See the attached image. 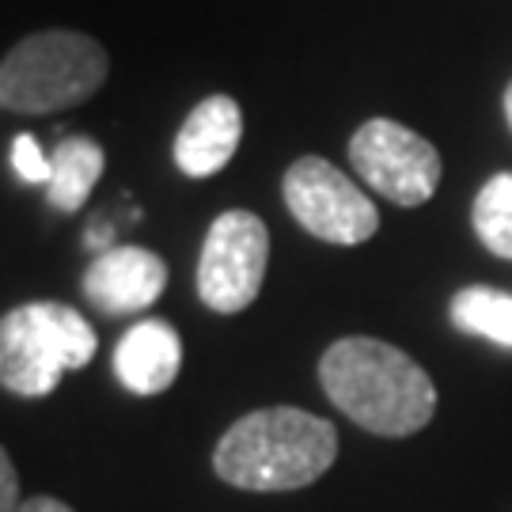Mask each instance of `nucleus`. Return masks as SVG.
Instances as JSON below:
<instances>
[{"instance_id":"nucleus-3","label":"nucleus","mask_w":512,"mask_h":512,"mask_svg":"<svg viewBox=\"0 0 512 512\" xmlns=\"http://www.w3.org/2000/svg\"><path fill=\"white\" fill-rule=\"evenodd\" d=\"M110 73L107 50L84 31H38L0 61V103L12 114H57L88 103Z\"/></svg>"},{"instance_id":"nucleus-8","label":"nucleus","mask_w":512,"mask_h":512,"mask_svg":"<svg viewBox=\"0 0 512 512\" xmlns=\"http://www.w3.org/2000/svg\"><path fill=\"white\" fill-rule=\"evenodd\" d=\"M167 289V262L148 247H110L84 270V296L103 315L152 308Z\"/></svg>"},{"instance_id":"nucleus-6","label":"nucleus","mask_w":512,"mask_h":512,"mask_svg":"<svg viewBox=\"0 0 512 512\" xmlns=\"http://www.w3.org/2000/svg\"><path fill=\"white\" fill-rule=\"evenodd\" d=\"M270 262V232L247 209L220 213L202 243L198 258V296L217 315H239L262 293Z\"/></svg>"},{"instance_id":"nucleus-13","label":"nucleus","mask_w":512,"mask_h":512,"mask_svg":"<svg viewBox=\"0 0 512 512\" xmlns=\"http://www.w3.org/2000/svg\"><path fill=\"white\" fill-rule=\"evenodd\" d=\"M471 228L490 255L512 258V171H497L482 183L471 205Z\"/></svg>"},{"instance_id":"nucleus-2","label":"nucleus","mask_w":512,"mask_h":512,"mask_svg":"<svg viewBox=\"0 0 512 512\" xmlns=\"http://www.w3.org/2000/svg\"><path fill=\"white\" fill-rule=\"evenodd\" d=\"M334 459V421L300 406H266L228 425L213 448V471L220 482L247 494H289L319 482Z\"/></svg>"},{"instance_id":"nucleus-5","label":"nucleus","mask_w":512,"mask_h":512,"mask_svg":"<svg viewBox=\"0 0 512 512\" xmlns=\"http://www.w3.org/2000/svg\"><path fill=\"white\" fill-rule=\"evenodd\" d=\"M349 164L380 198L403 209L429 202L444 175L437 145L395 118L361 122L349 137Z\"/></svg>"},{"instance_id":"nucleus-9","label":"nucleus","mask_w":512,"mask_h":512,"mask_svg":"<svg viewBox=\"0 0 512 512\" xmlns=\"http://www.w3.org/2000/svg\"><path fill=\"white\" fill-rule=\"evenodd\" d=\"M243 137V110L232 95H209L186 114L175 133V167L190 179H209L232 164Z\"/></svg>"},{"instance_id":"nucleus-14","label":"nucleus","mask_w":512,"mask_h":512,"mask_svg":"<svg viewBox=\"0 0 512 512\" xmlns=\"http://www.w3.org/2000/svg\"><path fill=\"white\" fill-rule=\"evenodd\" d=\"M12 171L31 186L50 183V171H54V167H50V156L38 148V141L31 133H19L16 141H12Z\"/></svg>"},{"instance_id":"nucleus-4","label":"nucleus","mask_w":512,"mask_h":512,"mask_svg":"<svg viewBox=\"0 0 512 512\" xmlns=\"http://www.w3.org/2000/svg\"><path fill=\"white\" fill-rule=\"evenodd\" d=\"M99 338L69 304L35 300L0 319V384L19 399H46L65 372L92 365Z\"/></svg>"},{"instance_id":"nucleus-7","label":"nucleus","mask_w":512,"mask_h":512,"mask_svg":"<svg viewBox=\"0 0 512 512\" xmlns=\"http://www.w3.org/2000/svg\"><path fill=\"white\" fill-rule=\"evenodd\" d=\"M281 194L296 224L308 236L334 243V247H357L380 228V213L372 198L365 190H357L346 171H338L323 156H300L285 171Z\"/></svg>"},{"instance_id":"nucleus-10","label":"nucleus","mask_w":512,"mask_h":512,"mask_svg":"<svg viewBox=\"0 0 512 512\" xmlns=\"http://www.w3.org/2000/svg\"><path fill=\"white\" fill-rule=\"evenodd\" d=\"M183 338L164 319H141L114 349V376L133 395H164L179 380Z\"/></svg>"},{"instance_id":"nucleus-17","label":"nucleus","mask_w":512,"mask_h":512,"mask_svg":"<svg viewBox=\"0 0 512 512\" xmlns=\"http://www.w3.org/2000/svg\"><path fill=\"white\" fill-rule=\"evenodd\" d=\"M110 239H114V232H110V228H107V220L99 217V224H95V228H88V243H92L95 251L103 255V251H110V247H114Z\"/></svg>"},{"instance_id":"nucleus-1","label":"nucleus","mask_w":512,"mask_h":512,"mask_svg":"<svg viewBox=\"0 0 512 512\" xmlns=\"http://www.w3.org/2000/svg\"><path fill=\"white\" fill-rule=\"evenodd\" d=\"M319 384L349 421L376 437L421 433L437 414V387L429 372L391 342L338 338L319 357Z\"/></svg>"},{"instance_id":"nucleus-18","label":"nucleus","mask_w":512,"mask_h":512,"mask_svg":"<svg viewBox=\"0 0 512 512\" xmlns=\"http://www.w3.org/2000/svg\"><path fill=\"white\" fill-rule=\"evenodd\" d=\"M501 103H505V118H509V129H512V80L509 88H505V95H501Z\"/></svg>"},{"instance_id":"nucleus-11","label":"nucleus","mask_w":512,"mask_h":512,"mask_svg":"<svg viewBox=\"0 0 512 512\" xmlns=\"http://www.w3.org/2000/svg\"><path fill=\"white\" fill-rule=\"evenodd\" d=\"M50 183H46V202L57 213H76L88 202L95 190L103 167H107V152L95 145L92 137H65L61 145L50 152Z\"/></svg>"},{"instance_id":"nucleus-16","label":"nucleus","mask_w":512,"mask_h":512,"mask_svg":"<svg viewBox=\"0 0 512 512\" xmlns=\"http://www.w3.org/2000/svg\"><path fill=\"white\" fill-rule=\"evenodd\" d=\"M19 512H73L69 509V505H65V501H57V497H31V501H23V505H19Z\"/></svg>"},{"instance_id":"nucleus-12","label":"nucleus","mask_w":512,"mask_h":512,"mask_svg":"<svg viewBox=\"0 0 512 512\" xmlns=\"http://www.w3.org/2000/svg\"><path fill=\"white\" fill-rule=\"evenodd\" d=\"M452 323L463 334L490 338L497 346L512 349V296L486 285H467L452 296Z\"/></svg>"},{"instance_id":"nucleus-15","label":"nucleus","mask_w":512,"mask_h":512,"mask_svg":"<svg viewBox=\"0 0 512 512\" xmlns=\"http://www.w3.org/2000/svg\"><path fill=\"white\" fill-rule=\"evenodd\" d=\"M0 512H19V475L8 452H0Z\"/></svg>"}]
</instances>
